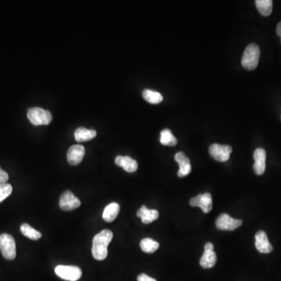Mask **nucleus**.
<instances>
[{
	"label": "nucleus",
	"instance_id": "nucleus-16",
	"mask_svg": "<svg viewBox=\"0 0 281 281\" xmlns=\"http://www.w3.org/2000/svg\"><path fill=\"white\" fill-rule=\"evenodd\" d=\"M158 211L156 209H150L146 205L140 207L137 212V217L142 220V222L145 224H150L159 218Z\"/></svg>",
	"mask_w": 281,
	"mask_h": 281
},
{
	"label": "nucleus",
	"instance_id": "nucleus-23",
	"mask_svg": "<svg viewBox=\"0 0 281 281\" xmlns=\"http://www.w3.org/2000/svg\"><path fill=\"white\" fill-rule=\"evenodd\" d=\"M143 97L147 101L148 103H152V104H159L163 100V96L158 92L150 90V89H146L143 91Z\"/></svg>",
	"mask_w": 281,
	"mask_h": 281
},
{
	"label": "nucleus",
	"instance_id": "nucleus-4",
	"mask_svg": "<svg viewBox=\"0 0 281 281\" xmlns=\"http://www.w3.org/2000/svg\"><path fill=\"white\" fill-rule=\"evenodd\" d=\"M0 251L3 256L8 260H14L17 255L15 240L12 235L2 234L0 235Z\"/></svg>",
	"mask_w": 281,
	"mask_h": 281
},
{
	"label": "nucleus",
	"instance_id": "nucleus-24",
	"mask_svg": "<svg viewBox=\"0 0 281 281\" xmlns=\"http://www.w3.org/2000/svg\"><path fill=\"white\" fill-rule=\"evenodd\" d=\"M13 187L10 184H0V202L4 201L6 198L12 194Z\"/></svg>",
	"mask_w": 281,
	"mask_h": 281
},
{
	"label": "nucleus",
	"instance_id": "nucleus-19",
	"mask_svg": "<svg viewBox=\"0 0 281 281\" xmlns=\"http://www.w3.org/2000/svg\"><path fill=\"white\" fill-rule=\"evenodd\" d=\"M140 249L146 253H154L160 248V244L152 238H144L140 242Z\"/></svg>",
	"mask_w": 281,
	"mask_h": 281
},
{
	"label": "nucleus",
	"instance_id": "nucleus-2",
	"mask_svg": "<svg viewBox=\"0 0 281 281\" xmlns=\"http://www.w3.org/2000/svg\"><path fill=\"white\" fill-rule=\"evenodd\" d=\"M260 49L256 44L252 43L248 45L245 49L241 59V64L248 71H253L259 64L260 58Z\"/></svg>",
	"mask_w": 281,
	"mask_h": 281
},
{
	"label": "nucleus",
	"instance_id": "nucleus-27",
	"mask_svg": "<svg viewBox=\"0 0 281 281\" xmlns=\"http://www.w3.org/2000/svg\"><path fill=\"white\" fill-rule=\"evenodd\" d=\"M276 34L280 37L281 41V21L278 24L277 27H276Z\"/></svg>",
	"mask_w": 281,
	"mask_h": 281
},
{
	"label": "nucleus",
	"instance_id": "nucleus-8",
	"mask_svg": "<svg viewBox=\"0 0 281 281\" xmlns=\"http://www.w3.org/2000/svg\"><path fill=\"white\" fill-rule=\"evenodd\" d=\"M214 245L211 242L205 244L204 253L200 259L199 264L204 269H211L217 263V254L214 251Z\"/></svg>",
	"mask_w": 281,
	"mask_h": 281
},
{
	"label": "nucleus",
	"instance_id": "nucleus-10",
	"mask_svg": "<svg viewBox=\"0 0 281 281\" xmlns=\"http://www.w3.org/2000/svg\"><path fill=\"white\" fill-rule=\"evenodd\" d=\"M81 205V201L71 191H66L59 198V207L63 211H72Z\"/></svg>",
	"mask_w": 281,
	"mask_h": 281
},
{
	"label": "nucleus",
	"instance_id": "nucleus-20",
	"mask_svg": "<svg viewBox=\"0 0 281 281\" xmlns=\"http://www.w3.org/2000/svg\"><path fill=\"white\" fill-rule=\"evenodd\" d=\"M160 143L163 146H175L177 144V140L171 130L164 129L160 133Z\"/></svg>",
	"mask_w": 281,
	"mask_h": 281
},
{
	"label": "nucleus",
	"instance_id": "nucleus-15",
	"mask_svg": "<svg viewBox=\"0 0 281 281\" xmlns=\"http://www.w3.org/2000/svg\"><path fill=\"white\" fill-rule=\"evenodd\" d=\"M115 163L118 167H122L125 171L128 173H134L138 168L136 160H133L130 156H116L115 159Z\"/></svg>",
	"mask_w": 281,
	"mask_h": 281
},
{
	"label": "nucleus",
	"instance_id": "nucleus-3",
	"mask_svg": "<svg viewBox=\"0 0 281 281\" xmlns=\"http://www.w3.org/2000/svg\"><path fill=\"white\" fill-rule=\"evenodd\" d=\"M28 118L35 126L47 125L52 120V113L42 108L34 107L28 109Z\"/></svg>",
	"mask_w": 281,
	"mask_h": 281
},
{
	"label": "nucleus",
	"instance_id": "nucleus-9",
	"mask_svg": "<svg viewBox=\"0 0 281 281\" xmlns=\"http://www.w3.org/2000/svg\"><path fill=\"white\" fill-rule=\"evenodd\" d=\"M190 205L193 207H199L204 214H208L213 208V198L210 193L200 194L190 200Z\"/></svg>",
	"mask_w": 281,
	"mask_h": 281
},
{
	"label": "nucleus",
	"instance_id": "nucleus-22",
	"mask_svg": "<svg viewBox=\"0 0 281 281\" xmlns=\"http://www.w3.org/2000/svg\"><path fill=\"white\" fill-rule=\"evenodd\" d=\"M21 232L24 236L27 237L29 239L37 241L42 238V234L37 230L31 228V226L28 224H23L21 226Z\"/></svg>",
	"mask_w": 281,
	"mask_h": 281
},
{
	"label": "nucleus",
	"instance_id": "nucleus-11",
	"mask_svg": "<svg viewBox=\"0 0 281 281\" xmlns=\"http://www.w3.org/2000/svg\"><path fill=\"white\" fill-rule=\"evenodd\" d=\"M85 154V149L83 146H81V145L72 146L68 150L67 153H66L68 163L71 165H78L79 163H82Z\"/></svg>",
	"mask_w": 281,
	"mask_h": 281
},
{
	"label": "nucleus",
	"instance_id": "nucleus-1",
	"mask_svg": "<svg viewBox=\"0 0 281 281\" xmlns=\"http://www.w3.org/2000/svg\"><path fill=\"white\" fill-rule=\"evenodd\" d=\"M113 234L108 229L96 234L92 240V254L96 260L103 261L108 255V245L111 242Z\"/></svg>",
	"mask_w": 281,
	"mask_h": 281
},
{
	"label": "nucleus",
	"instance_id": "nucleus-17",
	"mask_svg": "<svg viewBox=\"0 0 281 281\" xmlns=\"http://www.w3.org/2000/svg\"><path fill=\"white\" fill-rule=\"evenodd\" d=\"M119 213H120V205L118 203H110L103 211V220L107 223L113 222L118 216Z\"/></svg>",
	"mask_w": 281,
	"mask_h": 281
},
{
	"label": "nucleus",
	"instance_id": "nucleus-7",
	"mask_svg": "<svg viewBox=\"0 0 281 281\" xmlns=\"http://www.w3.org/2000/svg\"><path fill=\"white\" fill-rule=\"evenodd\" d=\"M208 153L214 160L218 162L228 161L230 159L232 148L227 145L213 144L208 149Z\"/></svg>",
	"mask_w": 281,
	"mask_h": 281
},
{
	"label": "nucleus",
	"instance_id": "nucleus-6",
	"mask_svg": "<svg viewBox=\"0 0 281 281\" xmlns=\"http://www.w3.org/2000/svg\"><path fill=\"white\" fill-rule=\"evenodd\" d=\"M243 224L241 220L232 218L228 214H223L217 217L216 227L220 231H233L239 228Z\"/></svg>",
	"mask_w": 281,
	"mask_h": 281
},
{
	"label": "nucleus",
	"instance_id": "nucleus-12",
	"mask_svg": "<svg viewBox=\"0 0 281 281\" xmlns=\"http://www.w3.org/2000/svg\"><path fill=\"white\" fill-rule=\"evenodd\" d=\"M174 159L179 165L177 176L179 177H184L189 175L191 171V165L189 158L187 157L182 152H179V153H176Z\"/></svg>",
	"mask_w": 281,
	"mask_h": 281
},
{
	"label": "nucleus",
	"instance_id": "nucleus-25",
	"mask_svg": "<svg viewBox=\"0 0 281 281\" xmlns=\"http://www.w3.org/2000/svg\"><path fill=\"white\" fill-rule=\"evenodd\" d=\"M9 180V175L0 167V184H6Z\"/></svg>",
	"mask_w": 281,
	"mask_h": 281
},
{
	"label": "nucleus",
	"instance_id": "nucleus-13",
	"mask_svg": "<svg viewBox=\"0 0 281 281\" xmlns=\"http://www.w3.org/2000/svg\"><path fill=\"white\" fill-rule=\"evenodd\" d=\"M255 248L259 252L263 254L270 253L273 249L265 231H260L255 234Z\"/></svg>",
	"mask_w": 281,
	"mask_h": 281
},
{
	"label": "nucleus",
	"instance_id": "nucleus-18",
	"mask_svg": "<svg viewBox=\"0 0 281 281\" xmlns=\"http://www.w3.org/2000/svg\"><path fill=\"white\" fill-rule=\"evenodd\" d=\"M96 134H97L96 130H90L85 127H79L75 130V137L78 143H84L96 137Z\"/></svg>",
	"mask_w": 281,
	"mask_h": 281
},
{
	"label": "nucleus",
	"instance_id": "nucleus-5",
	"mask_svg": "<svg viewBox=\"0 0 281 281\" xmlns=\"http://www.w3.org/2000/svg\"><path fill=\"white\" fill-rule=\"evenodd\" d=\"M55 272L61 279L67 281H77L81 279L82 271L76 265H59L55 268Z\"/></svg>",
	"mask_w": 281,
	"mask_h": 281
},
{
	"label": "nucleus",
	"instance_id": "nucleus-21",
	"mask_svg": "<svg viewBox=\"0 0 281 281\" xmlns=\"http://www.w3.org/2000/svg\"><path fill=\"white\" fill-rule=\"evenodd\" d=\"M255 6L259 12L262 16L268 17L272 14V0H256Z\"/></svg>",
	"mask_w": 281,
	"mask_h": 281
},
{
	"label": "nucleus",
	"instance_id": "nucleus-14",
	"mask_svg": "<svg viewBox=\"0 0 281 281\" xmlns=\"http://www.w3.org/2000/svg\"><path fill=\"white\" fill-rule=\"evenodd\" d=\"M254 160L255 163L253 170L257 175H262L265 170V160H266V153L262 148H259L254 153Z\"/></svg>",
	"mask_w": 281,
	"mask_h": 281
},
{
	"label": "nucleus",
	"instance_id": "nucleus-26",
	"mask_svg": "<svg viewBox=\"0 0 281 281\" xmlns=\"http://www.w3.org/2000/svg\"><path fill=\"white\" fill-rule=\"evenodd\" d=\"M137 281H157L154 278L151 277V276H148V275L145 274V273H142V274L139 275L137 278Z\"/></svg>",
	"mask_w": 281,
	"mask_h": 281
}]
</instances>
